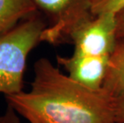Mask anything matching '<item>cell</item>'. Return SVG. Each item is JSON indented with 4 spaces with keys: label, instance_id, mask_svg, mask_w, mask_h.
<instances>
[{
    "label": "cell",
    "instance_id": "6da1fadb",
    "mask_svg": "<svg viewBox=\"0 0 124 123\" xmlns=\"http://www.w3.org/2000/svg\"><path fill=\"white\" fill-rule=\"evenodd\" d=\"M28 91L5 96L7 103L30 123H116L115 99L63 74L46 58L34 64Z\"/></svg>",
    "mask_w": 124,
    "mask_h": 123
},
{
    "label": "cell",
    "instance_id": "7a4b0ae2",
    "mask_svg": "<svg viewBox=\"0 0 124 123\" xmlns=\"http://www.w3.org/2000/svg\"><path fill=\"white\" fill-rule=\"evenodd\" d=\"M46 27L39 18L31 17L0 35V94L10 96L23 90L27 57Z\"/></svg>",
    "mask_w": 124,
    "mask_h": 123
},
{
    "label": "cell",
    "instance_id": "3957f363",
    "mask_svg": "<svg viewBox=\"0 0 124 123\" xmlns=\"http://www.w3.org/2000/svg\"><path fill=\"white\" fill-rule=\"evenodd\" d=\"M117 38V19L114 13L94 15L77 26L66 43L74 45V52L91 56H110Z\"/></svg>",
    "mask_w": 124,
    "mask_h": 123
},
{
    "label": "cell",
    "instance_id": "277c9868",
    "mask_svg": "<svg viewBox=\"0 0 124 123\" xmlns=\"http://www.w3.org/2000/svg\"><path fill=\"white\" fill-rule=\"evenodd\" d=\"M37 8L48 14L53 20L41 35V42L51 45L65 43L69 34L94 14L92 0H33Z\"/></svg>",
    "mask_w": 124,
    "mask_h": 123
},
{
    "label": "cell",
    "instance_id": "5b68a950",
    "mask_svg": "<svg viewBox=\"0 0 124 123\" xmlns=\"http://www.w3.org/2000/svg\"><path fill=\"white\" fill-rule=\"evenodd\" d=\"M109 58L74 52L68 57L57 55L56 60L73 80L88 88L99 90L102 87L107 74Z\"/></svg>",
    "mask_w": 124,
    "mask_h": 123
},
{
    "label": "cell",
    "instance_id": "8992f818",
    "mask_svg": "<svg viewBox=\"0 0 124 123\" xmlns=\"http://www.w3.org/2000/svg\"><path fill=\"white\" fill-rule=\"evenodd\" d=\"M102 88L114 98L124 95V40H118L110 54Z\"/></svg>",
    "mask_w": 124,
    "mask_h": 123
},
{
    "label": "cell",
    "instance_id": "52a82bcc",
    "mask_svg": "<svg viewBox=\"0 0 124 123\" xmlns=\"http://www.w3.org/2000/svg\"><path fill=\"white\" fill-rule=\"evenodd\" d=\"M33 0H0V31L6 33L18 21L37 10Z\"/></svg>",
    "mask_w": 124,
    "mask_h": 123
},
{
    "label": "cell",
    "instance_id": "ba28073f",
    "mask_svg": "<svg viewBox=\"0 0 124 123\" xmlns=\"http://www.w3.org/2000/svg\"><path fill=\"white\" fill-rule=\"evenodd\" d=\"M124 10V0H96L92 2L91 12L94 15L102 13H114L117 14Z\"/></svg>",
    "mask_w": 124,
    "mask_h": 123
},
{
    "label": "cell",
    "instance_id": "9c48e42d",
    "mask_svg": "<svg viewBox=\"0 0 124 123\" xmlns=\"http://www.w3.org/2000/svg\"><path fill=\"white\" fill-rule=\"evenodd\" d=\"M0 123H22L20 119V116L11 106L7 105L6 111L4 114L1 115V121Z\"/></svg>",
    "mask_w": 124,
    "mask_h": 123
},
{
    "label": "cell",
    "instance_id": "30bf717a",
    "mask_svg": "<svg viewBox=\"0 0 124 123\" xmlns=\"http://www.w3.org/2000/svg\"><path fill=\"white\" fill-rule=\"evenodd\" d=\"M115 114L116 123L124 122V95L115 99Z\"/></svg>",
    "mask_w": 124,
    "mask_h": 123
},
{
    "label": "cell",
    "instance_id": "8fae6325",
    "mask_svg": "<svg viewBox=\"0 0 124 123\" xmlns=\"http://www.w3.org/2000/svg\"><path fill=\"white\" fill-rule=\"evenodd\" d=\"M117 19V38L118 40H124V10L116 14Z\"/></svg>",
    "mask_w": 124,
    "mask_h": 123
},
{
    "label": "cell",
    "instance_id": "7c38bea8",
    "mask_svg": "<svg viewBox=\"0 0 124 123\" xmlns=\"http://www.w3.org/2000/svg\"><path fill=\"white\" fill-rule=\"evenodd\" d=\"M2 34H4V33H2V32H1V31H0V35H2Z\"/></svg>",
    "mask_w": 124,
    "mask_h": 123
},
{
    "label": "cell",
    "instance_id": "4fadbf2b",
    "mask_svg": "<svg viewBox=\"0 0 124 123\" xmlns=\"http://www.w3.org/2000/svg\"><path fill=\"white\" fill-rule=\"evenodd\" d=\"M94 1H96V0H92V2H93Z\"/></svg>",
    "mask_w": 124,
    "mask_h": 123
},
{
    "label": "cell",
    "instance_id": "5bb4252c",
    "mask_svg": "<svg viewBox=\"0 0 124 123\" xmlns=\"http://www.w3.org/2000/svg\"><path fill=\"white\" fill-rule=\"evenodd\" d=\"M0 121H1V115H0Z\"/></svg>",
    "mask_w": 124,
    "mask_h": 123
},
{
    "label": "cell",
    "instance_id": "9a60e30c",
    "mask_svg": "<svg viewBox=\"0 0 124 123\" xmlns=\"http://www.w3.org/2000/svg\"><path fill=\"white\" fill-rule=\"evenodd\" d=\"M122 123H124V122H122Z\"/></svg>",
    "mask_w": 124,
    "mask_h": 123
}]
</instances>
